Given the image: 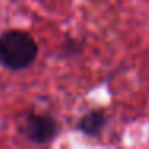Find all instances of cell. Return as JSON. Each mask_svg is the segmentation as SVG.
Listing matches in <instances>:
<instances>
[{
    "mask_svg": "<svg viewBox=\"0 0 149 149\" xmlns=\"http://www.w3.org/2000/svg\"><path fill=\"white\" fill-rule=\"evenodd\" d=\"M106 123H107V116L104 111L91 109L90 112H87L85 116L80 117L75 128H77V132H80L85 136L98 138V136H101L103 130L106 128Z\"/></svg>",
    "mask_w": 149,
    "mask_h": 149,
    "instance_id": "3957f363",
    "label": "cell"
},
{
    "mask_svg": "<svg viewBox=\"0 0 149 149\" xmlns=\"http://www.w3.org/2000/svg\"><path fill=\"white\" fill-rule=\"evenodd\" d=\"M37 42L26 31L11 29L0 36V64L10 71H24L36 63Z\"/></svg>",
    "mask_w": 149,
    "mask_h": 149,
    "instance_id": "6da1fadb",
    "label": "cell"
},
{
    "mask_svg": "<svg viewBox=\"0 0 149 149\" xmlns=\"http://www.w3.org/2000/svg\"><path fill=\"white\" fill-rule=\"evenodd\" d=\"M59 125L56 119H53L48 114H37L29 112L24 116L21 132L29 141L36 144H47L52 143L58 135Z\"/></svg>",
    "mask_w": 149,
    "mask_h": 149,
    "instance_id": "7a4b0ae2",
    "label": "cell"
},
{
    "mask_svg": "<svg viewBox=\"0 0 149 149\" xmlns=\"http://www.w3.org/2000/svg\"><path fill=\"white\" fill-rule=\"evenodd\" d=\"M61 55L64 58H75V56H80L84 52V42L77 39H68L64 43H61Z\"/></svg>",
    "mask_w": 149,
    "mask_h": 149,
    "instance_id": "277c9868",
    "label": "cell"
}]
</instances>
